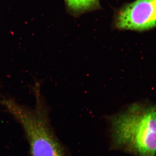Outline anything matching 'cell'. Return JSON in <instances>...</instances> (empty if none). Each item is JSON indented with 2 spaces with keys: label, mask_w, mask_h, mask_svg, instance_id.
<instances>
[{
  "label": "cell",
  "mask_w": 156,
  "mask_h": 156,
  "mask_svg": "<svg viewBox=\"0 0 156 156\" xmlns=\"http://www.w3.org/2000/svg\"><path fill=\"white\" fill-rule=\"evenodd\" d=\"M116 145L136 156H156V105L134 106L113 121Z\"/></svg>",
  "instance_id": "obj_1"
},
{
  "label": "cell",
  "mask_w": 156,
  "mask_h": 156,
  "mask_svg": "<svg viewBox=\"0 0 156 156\" xmlns=\"http://www.w3.org/2000/svg\"><path fill=\"white\" fill-rule=\"evenodd\" d=\"M35 108L30 109L11 99L0 102L18 121L28 140L30 156H64L47 120L38 95Z\"/></svg>",
  "instance_id": "obj_2"
},
{
  "label": "cell",
  "mask_w": 156,
  "mask_h": 156,
  "mask_svg": "<svg viewBox=\"0 0 156 156\" xmlns=\"http://www.w3.org/2000/svg\"><path fill=\"white\" fill-rule=\"evenodd\" d=\"M116 25L118 28L137 31L156 27V0H136L119 13Z\"/></svg>",
  "instance_id": "obj_3"
},
{
  "label": "cell",
  "mask_w": 156,
  "mask_h": 156,
  "mask_svg": "<svg viewBox=\"0 0 156 156\" xmlns=\"http://www.w3.org/2000/svg\"><path fill=\"white\" fill-rule=\"evenodd\" d=\"M68 5L75 11L90 9L97 3V0H66Z\"/></svg>",
  "instance_id": "obj_4"
}]
</instances>
